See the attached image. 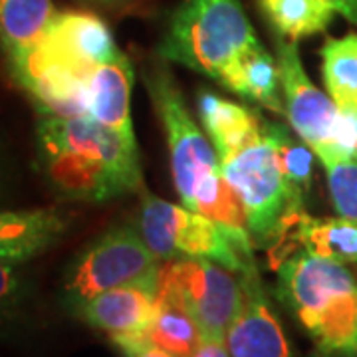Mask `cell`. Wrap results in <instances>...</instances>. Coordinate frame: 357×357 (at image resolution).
I'll return each mask as SVG.
<instances>
[{"label":"cell","mask_w":357,"mask_h":357,"mask_svg":"<svg viewBox=\"0 0 357 357\" xmlns=\"http://www.w3.org/2000/svg\"><path fill=\"white\" fill-rule=\"evenodd\" d=\"M161 262L147 248L135 227H114L82 248L62 276V304L76 312L98 294L143 280L155 274Z\"/></svg>","instance_id":"cell-7"},{"label":"cell","mask_w":357,"mask_h":357,"mask_svg":"<svg viewBox=\"0 0 357 357\" xmlns=\"http://www.w3.org/2000/svg\"><path fill=\"white\" fill-rule=\"evenodd\" d=\"M157 274L98 294L77 307L74 316L105 333L114 344L147 335L157 304Z\"/></svg>","instance_id":"cell-11"},{"label":"cell","mask_w":357,"mask_h":357,"mask_svg":"<svg viewBox=\"0 0 357 357\" xmlns=\"http://www.w3.org/2000/svg\"><path fill=\"white\" fill-rule=\"evenodd\" d=\"M70 217L58 208L0 211V262L24 264L62 241Z\"/></svg>","instance_id":"cell-13"},{"label":"cell","mask_w":357,"mask_h":357,"mask_svg":"<svg viewBox=\"0 0 357 357\" xmlns=\"http://www.w3.org/2000/svg\"><path fill=\"white\" fill-rule=\"evenodd\" d=\"M310 357H324V356H321V354H318V351H316V354H312V356H310Z\"/></svg>","instance_id":"cell-30"},{"label":"cell","mask_w":357,"mask_h":357,"mask_svg":"<svg viewBox=\"0 0 357 357\" xmlns=\"http://www.w3.org/2000/svg\"><path fill=\"white\" fill-rule=\"evenodd\" d=\"M131 91L133 68L128 56L119 52L88 77V115L117 133L131 149H137L131 119Z\"/></svg>","instance_id":"cell-12"},{"label":"cell","mask_w":357,"mask_h":357,"mask_svg":"<svg viewBox=\"0 0 357 357\" xmlns=\"http://www.w3.org/2000/svg\"><path fill=\"white\" fill-rule=\"evenodd\" d=\"M119 52L121 50L115 44L109 26L98 14L88 10H66L56 13L44 36L26 56L22 64L36 62L52 66L88 79L98 66L114 60Z\"/></svg>","instance_id":"cell-9"},{"label":"cell","mask_w":357,"mask_h":357,"mask_svg":"<svg viewBox=\"0 0 357 357\" xmlns=\"http://www.w3.org/2000/svg\"><path fill=\"white\" fill-rule=\"evenodd\" d=\"M276 296L324 357H357V280L344 262L304 248L278 264Z\"/></svg>","instance_id":"cell-2"},{"label":"cell","mask_w":357,"mask_h":357,"mask_svg":"<svg viewBox=\"0 0 357 357\" xmlns=\"http://www.w3.org/2000/svg\"><path fill=\"white\" fill-rule=\"evenodd\" d=\"M328 189L337 217L357 222V159L344 155H321Z\"/></svg>","instance_id":"cell-22"},{"label":"cell","mask_w":357,"mask_h":357,"mask_svg":"<svg viewBox=\"0 0 357 357\" xmlns=\"http://www.w3.org/2000/svg\"><path fill=\"white\" fill-rule=\"evenodd\" d=\"M220 169L243 203L255 248L276 255L306 211L284 178L270 121L241 149L222 157Z\"/></svg>","instance_id":"cell-3"},{"label":"cell","mask_w":357,"mask_h":357,"mask_svg":"<svg viewBox=\"0 0 357 357\" xmlns=\"http://www.w3.org/2000/svg\"><path fill=\"white\" fill-rule=\"evenodd\" d=\"M241 280L244 302L225 335L230 357H294L256 264L241 272Z\"/></svg>","instance_id":"cell-10"},{"label":"cell","mask_w":357,"mask_h":357,"mask_svg":"<svg viewBox=\"0 0 357 357\" xmlns=\"http://www.w3.org/2000/svg\"><path fill=\"white\" fill-rule=\"evenodd\" d=\"M197 112L204 133L217 149L218 159L241 149L244 143L256 137L266 126V119L256 109L225 100L211 89L199 91Z\"/></svg>","instance_id":"cell-14"},{"label":"cell","mask_w":357,"mask_h":357,"mask_svg":"<svg viewBox=\"0 0 357 357\" xmlns=\"http://www.w3.org/2000/svg\"><path fill=\"white\" fill-rule=\"evenodd\" d=\"M157 115L165 129L173 183L181 204L192 208L201 192L225 177L213 141L192 119L187 102L167 66H155L145 74Z\"/></svg>","instance_id":"cell-5"},{"label":"cell","mask_w":357,"mask_h":357,"mask_svg":"<svg viewBox=\"0 0 357 357\" xmlns=\"http://www.w3.org/2000/svg\"><path fill=\"white\" fill-rule=\"evenodd\" d=\"M316 157L321 155H344L357 159V119L342 114L332 129V135L324 147L314 151Z\"/></svg>","instance_id":"cell-24"},{"label":"cell","mask_w":357,"mask_h":357,"mask_svg":"<svg viewBox=\"0 0 357 357\" xmlns=\"http://www.w3.org/2000/svg\"><path fill=\"white\" fill-rule=\"evenodd\" d=\"M157 290L177 298L199 324L203 337L225 340L244 302L241 274L206 258L161 262Z\"/></svg>","instance_id":"cell-8"},{"label":"cell","mask_w":357,"mask_h":357,"mask_svg":"<svg viewBox=\"0 0 357 357\" xmlns=\"http://www.w3.org/2000/svg\"><path fill=\"white\" fill-rule=\"evenodd\" d=\"M335 8V13L342 14L345 20L357 26V0H328Z\"/></svg>","instance_id":"cell-27"},{"label":"cell","mask_w":357,"mask_h":357,"mask_svg":"<svg viewBox=\"0 0 357 357\" xmlns=\"http://www.w3.org/2000/svg\"><path fill=\"white\" fill-rule=\"evenodd\" d=\"M0 183H2V155H0Z\"/></svg>","instance_id":"cell-29"},{"label":"cell","mask_w":357,"mask_h":357,"mask_svg":"<svg viewBox=\"0 0 357 357\" xmlns=\"http://www.w3.org/2000/svg\"><path fill=\"white\" fill-rule=\"evenodd\" d=\"M258 44L241 0H183L167 22L159 56L218 82Z\"/></svg>","instance_id":"cell-4"},{"label":"cell","mask_w":357,"mask_h":357,"mask_svg":"<svg viewBox=\"0 0 357 357\" xmlns=\"http://www.w3.org/2000/svg\"><path fill=\"white\" fill-rule=\"evenodd\" d=\"M79 2H86V4H91V6H100V8H105V10H119V8L128 6L131 0H79Z\"/></svg>","instance_id":"cell-28"},{"label":"cell","mask_w":357,"mask_h":357,"mask_svg":"<svg viewBox=\"0 0 357 357\" xmlns=\"http://www.w3.org/2000/svg\"><path fill=\"white\" fill-rule=\"evenodd\" d=\"M191 357H230L225 340L217 337H203V342L191 354Z\"/></svg>","instance_id":"cell-26"},{"label":"cell","mask_w":357,"mask_h":357,"mask_svg":"<svg viewBox=\"0 0 357 357\" xmlns=\"http://www.w3.org/2000/svg\"><path fill=\"white\" fill-rule=\"evenodd\" d=\"M147 337L177 357H191L203 342V333L189 310L177 298L157 290V304Z\"/></svg>","instance_id":"cell-20"},{"label":"cell","mask_w":357,"mask_h":357,"mask_svg":"<svg viewBox=\"0 0 357 357\" xmlns=\"http://www.w3.org/2000/svg\"><path fill=\"white\" fill-rule=\"evenodd\" d=\"M115 345L126 354V357H177L173 356V354H169L163 347L153 344L147 335L121 340V342H117Z\"/></svg>","instance_id":"cell-25"},{"label":"cell","mask_w":357,"mask_h":357,"mask_svg":"<svg viewBox=\"0 0 357 357\" xmlns=\"http://www.w3.org/2000/svg\"><path fill=\"white\" fill-rule=\"evenodd\" d=\"M270 131L276 139V151L280 161L284 178L294 192L296 199L302 203L306 201V195L312 185V173H314V159L316 153L306 141H302L296 133H290L288 128L280 123H270Z\"/></svg>","instance_id":"cell-21"},{"label":"cell","mask_w":357,"mask_h":357,"mask_svg":"<svg viewBox=\"0 0 357 357\" xmlns=\"http://www.w3.org/2000/svg\"><path fill=\"white\" fill-rule=\"evenodd\" d=\"M218 84L268 112L286 115L278 60L262 44L244 52L222 74Z\"/></svg>","instance_id":"cell-15"},{"label":"cell","mask_w":357,"mask_h":357,"mask_svg":"<svg viewBox=\"0 0 357 357\" xmlns=\"http://www.w3.org/2000/svg\"><path fill=\"white\" fill-rule=\"evenodd\" d=\"M139 195L137 230L159 262L206 258L238 274L256 264V260H244L222 229L208 217L185 204L157 199L149 191Z\"/></svg>","instance_id":"cell-6"},{"label":"cell","mask_w":357,"mask_h":357,"mask_svg":"<svg viewBox=\"0 0 357 357\" xmlns=\"http://www.w3.org/2000/svg\"><path fill=\"white\" fill-rule=\"evenodd\" d=\"M36 163L52 191L70 203L143 191L139 149L89 115H38Z\"/></svg>","instance_id":"cell-1"},{"label":"cell","mask_w":357,"mask_h":357,"mask_svg":"<svg viewBox=\"0 0 357 357\" xmlns=\"http://www.w3.org/2000/svg\"><path fill=\"white\" fill-rule=\"evenodd\" d=\"M321 76L326 93L340 112L357 119V34L330 38L321 46Z\"/></svg>","instance_id":"cell-18"},{"label":"cell","mask_w":357,"mask_h":357,"mask_svg":"<svg viewBox=\"0 0 357 357\" xmlns=\"http://www.w3.org/2000/svg\"><path fill=\"white\" fill-rule=\"evenodd\" d=\"M258 8L276 36L292 42L326 32L335 14L328 0H258Z\"/></svg>","instance_id":"cell-19"},{"label":"cell","mask_w":357,"mask_h":357,"mask_svg":"<svg viewBox=\"0 0 357 357\" xmlns=\"http://www.w3.org/2000/svg\"><path fill=\"white\" fill-rule=\"evenodd\" d=\"M32 298L30 280L20 264L0 262V333L24 318Z\"/></svg>","instance_id":"cell-23"},{"label":"cell","mask_w":357,"mask_h":357,"mask_svg":"<svg viewBox=\"0 0 357 357\" xmlns=\"http://www.w3.org/2000/svg\"><path fill=\"white\" fill-rule=\"evenodd\" d=\"M54 16L52 0H0V46L8 70L24 62Z\"/></svg>","instance_id":"cell-16"},{"label":"cell","mask_w":357,"mask_h":357,"mask_svg":"<svg viewBox=\"0 0 357 357\" xmlns=\"http://www.w3.org/2000/svg\"><path fill=\"white\" fill-rule=\"evenodd\" d=\"M288 238L312 255L344 264H357V222L349 218H319L304 213Z\"/></svg>","instance_id":"cell-17"}]
</instances>
